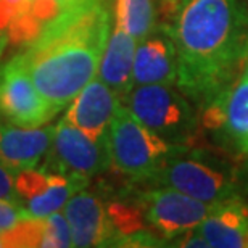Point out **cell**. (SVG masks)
Listing matches in <instances>:
<instances>
[{"label": "cell", "mask_w": 248, "mask_h": 248, "mask_svg": "<svg viewBox=\"0 0 248 248\" xmlns=\"http://www.w3.org/2000/svg\"><path fill=\"white\" fill-rule=\"evenodd\" d=\"M158 15L176 47L177 87L205 108L244 66L248 12L239 0H161Z\"/></svg>", "instance_id": "cell-1"}, {"label": "cell", "mask_w": 248, "mask_h": 248, "mask_svg": "<svg viewBox=\"0 0 248 248\" xmlns=\"http://www.w3.org/2000/svg\"><path fill=\"white\" fill-rule=\"evenodd\" d=\"M105 0L69 8L50 19L18 53L34 86L52 105L68 107L97 76L110 37Z\"/></svg>", "instance_id": "cell-2"}, {"label": "cell", "mask_w": 248, "mask_h": 248, "mask_svg": "<svg viewBox=\"0 0 248 248\" xmlns=\"http://www.w3.org/2000/svg\"><path fill=\"white\" fill-rule=\"evenodd\" d=\"M110 166L136 181H152L171 156L187 150L150 131L124 105L120 107L107 132Z\"/></svg>", "instance_id": "cell-3"}, {"label": "cell", "mask_w": 248, "mask_h": 248, "mask_svg": "<svg viewBox=\"0 0 248 248\" xmlns=\"http://www.w3.org/2000/svg\"><path fill=\"white\" fill-rule=\"evenodd\" d=\"M123 103L143 126L176 145L188 147L198 129L193 103L177 84L134 86Z\"/></svg>", "instance_id": "cell-4"}, {"label": "cell", "mask_w": 248, "mask_h": 248, "mask_svg": "<svg viewBox=\"0 0 248 248\" xmlns=\"http://www.w3.org/2000/svg\"><path fill=\"white\" fill-rule=\"evenodd\" d=\"M187 153L188 148L171 156L152 181L206 203H222L239 197L235 165H219L215 158L210 160L206 150Z\"/></svg>", "instance_id": "cell-5"}, {"label": "cell", "mask_w": 248, "mask_h": 248, "mask_svg": "<svg viewBox=\"0 0 248 248\" xmlns=\"http://www.w3.org/2000/svg\"><path fill=\"white\" fill-rule=\"evenodd\" d=\"M110 166L107 137L93 140L81 129L63 118L55 126L52 145L47 153L46 170L60 172L87 186L92 177Z\"/></svg>", "instance_id": "cell-6"}, {"label": "cell", "mask_w": 248, "mask_h": 248, "mask_svg": "<svg viewBox=\"0 0 248 248\" xmlns=\"http://www.w3.org/2000/svg\"><path fill=\"white\" fill-rule=\"evenodd\" d=\"M139 203L147 224L170 242L200 226L217 205L202 202L166 186L142 193Z\"/></svg>", "instance_id": "cell-7"}, {"label": "cell", "mask_w": 248, "mask_h": 248, "mask_svg": "<svg viewBox=\"0 0 248 248\" xmlns=\"http://www.w3.org/2000/svg\"><path fill=\"white\" fill-rule=\"evenodd\" d=\"M60 108L52 105L34 86L18 57L0 71V118L16 126H44Z\"/></svg>", "instance_id": "cell-8"}, {"label": "cell", "mask_w": 248, "mask_h": 248, "mask_svg": "<svg viewBox=\"0 0 248 248\" xmlns=\"http://www.w3.org/2000/svg\"><path fill=\"white\" fill-rule=\"evenodd\" d=\"M15 187L21 206L29 216L47 217L57 211H63L69 198L86 186L46 168H31L16 172Z\"/></svg>", "instance_id": "cell-9"}, {"label": "cell", "mask_w": 248, "mask_h": 248, "mask_svg": "<svg viewBox=\"0 0 248 248\" xmlns=\"http://www.w3.org/2000/svg\"><path fill=\"white\" fill-rule=\"evenodd\" d=\"M202 126L248 158V81L240 79L203 108Z\"/></svg>", "instance_id": "cell-10"}, {"label": "cell", "mask_w": 248, "mask_h": 248, "mask_svg": "<svg viewBox=\"0 0 248 248\" xmlns=\"http://www.w3.org/2000/svg\"><path fill=\"white\" fill-rule=\"evenodd\" d=\"M121 105L120 93L95 76L73 98L64 120L93 140H102L107 137L108 127Z\"/></svg>", "instance_id": "cell-11"}, {"label": "cell", "mask_w": 248, "mask_h": 248, "mask_svg": "<svg viewBox=\"0 0 248 248\" xmlns=\"http://www.w3.org/2000/svg\"><path fill=\"white\" fill-rule=\"evenodd\" d=\"M63 215L71 227L73 247H103L118 239L108 208L93 193L76 192L63 208Z\"/></svg>", "instance_id": "cell-12"}, {"label": "cell", "mask_w": 248, "mask_h": 248, "mask_svg": "<svg viewBox=\"0 0 248 248\" xmlns=\"http://www.w3.org/2000/svg\"><path fill=\"white\" fill-rule=\"evenodd\" d=\"M55 126L5 124L0 137V161L13 172L36 168L47 156Z\"/></svg>", "instance_id": "cell-13"}, {"label": "cell", "mask_w": 248, "mask_h": 248, "mask_svg": "<svg viewBox=\"0 0 248 248\" xmlns=\"http://www.w3.org/2000/svg\"><path fill=\"white\" fill-rule=\"evenodd\" d=\"M132 78L134 86L177 84V53L168 34H150L137 44Z\"/></svg>", "instance_id": "cell-14"}, {"label": "cell", "mask_w": 248, "mask_h": 248, "mask_svg": "<svg viewBox=\"0 0 248 248\" xmlns=\"http://www.w3.org/2000/svg\"><path fill=\"white\" fill-rule=\"evenodd\" d=\"M197 229L213 248H248V203L240 197L217 203Z\"/></svg>", "instance_id": "cell-15"}, {"label": "cell", "mask_w": 248, "mask_h": 248, "mask_svg": "<svg viewBox=\"0 0 248 248\" xmlns=\"http://www.w3.org/2000/svg\"><path fill=\"white\" fill-rule=\"evenodd\" d=\"M137 44L136 37L115 24L97 71V78L120 93L123 100L134 87L132 69Z\"/></svg>", "instance_id": "cell-16"}, {"label": "cell", "mask_w": 248, "mask_h": 248, "mask_svg": "<svg viewBox=\"0 0 248 248\" xmlns=\"http://www.w3.org/2000/svg\"><path fill=\"white\" fill-rule=\"evenodd\" d=\"M86 2L89 0H28L23 12L7 29L10 42L15 46L31 42L50 19Z\"/></svg>", "instance_id": "cell-17"}, {"label": "cell", "mask_w": 248, "mask_h": 248, "mask_svg": "<svg viewBox=\"0 0 248 248\" xmlns=\"http://www.w3.org/2000/svg\"><path fill=\"white\" fill-rule=\"evenodd\" d=\"M115 24L139 42L155 31L156 8L153 0H116Z\"/></svg>", "instance_id": "cell-18"}, {"label": "cell", "mask_w": 248, "mask_h": 248, "mask_svg": "<svg viewBox=\"0 0 248 248\" xmlns=\"http://www.w3.org/2000/svg\"><path fill=\"white\" fill-rule=\"evenodd\" d=\"M46 219V234H44V245L52 248H68L73 247L71 227L63 215V211H57L53 215L44 217Z\"/></svg>", "instance_id": "cell-19"}, {"label": "cell", "mask_w": 248, "mask_h": 248, "mask_svg": "<svg viewBox=\"0 0 248 248\" xmlns=\"http://www.w3.org/2000/svg\"><path fill=\"white\" fill-rule=\"evenodd\" d=\"M26 216L29 215L21 205L8 200H0V231L2 232L13 229Z\"/></svg>", "instance_id": "cell-20"}, {"label": "cell", "mask_w": 248, "mask_h": 248, "mask_svg": "<svg viewBox=\"0 0 248 248\" xmlns=\"http://www.w3.org/2000/svg\"><path fill=\"white\" fill-rule=\"evenodd\" d=\"M15 179H16V172H13L0 161V200H8L21 205L16 187H15Z\"/></svg>", "instance_id": "cell-21"}, {"label": "cell", "mask_w": 248, "mask_h": 248, "mask_svg": "<svg viewBox=\"0 0 248 248\" xmlns=\"http://www.w3.org/2000/svg\"><path fill=\"white\" fill-rule=\"evenodd\" d=\"M26 2L28 0H0V31H7L26 7Z\"/></svg>", "instance_id": "cell-22"}, {"label": "cell", "mask_w": 248, "mask_h": 248, "mask_svg": "<svg viewBox=\"0 0 248 248\" xmlns=\"http://www.w3.org/2000/svg\"><path fill=\"white\" fill-rule=\"evenodd\" d=\"M171 245L172 247H197V248H208L210 244L206 242V239L200 234V231L197 229H190L184 232V234L174 237V239L171 240Z\"/></svg>", "instance_id": "cell-23"}, {"label": "cell", "mask_w": 248, "mask_h": 248, "mask_svg": "<svg viewBox=\"0 0 248 248\" xmlns=\"http://www.w3.org/2000/svg\"><path fill=\"white\" fill-rule=\"evenodd\" d=\"M7 42H10L8 32H7V31H0V57H2L3 48L7 47Z\"/></svg>", "instance_id": "cell-24"}, {"label": "cell", "mask_w": 248, "mask_h": 248, "mask_svg": "<svg viewBox=\"0 0 248 248\" xmlns=\"http://www.w3.org/2000/svg\"><path fill=\"white\" fill-rule=\"evenodd\" d=\"M240 79L248 81V58L244 62V66H242V69H240Z\"/></svg>", "instance_id": "cell-25"}, {"label": "cell", "mask_w": 248, "mask_h": 248, "mask_svg": "<svg viewBox=\"0 0 248 248\" xmlns=\"http://www.w3.org/2000/svg\"><path fill=\"white\" fill-rule=\"evenodd\" d=\"M0 248H5V239H3V232L0 231Z\"/></svg>", "instance_id": "cell-26"}, {"label": "cell", "mask_w": 248, "mask_h": 248, "mask_svg": "<svg viewBox=\"0 0 248 248\" xmlns=\"http://www.w3.org/2000/svg\"><path fill=\"white\" fill-rule=\"evenodd\" d=\"M2 127H3V126H2V124H0V137H2Z\"/></svg>", "instance_id": "cell-27"}, {"label": "cell", "mask_w": 248, "mask_h": 248, "mask_svg": "<svg viewBox=\"0 0 248 248\" xmlns=\"http://www.w3.org/2000/svg\"><path fill=\"white\" fill-rule=\"evenodd\" d=\"M247 58H248V46H247ZM247 58H245V60H247Z\"/></svg>", "instance_id": "cell-28"}]
</instances>
